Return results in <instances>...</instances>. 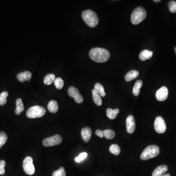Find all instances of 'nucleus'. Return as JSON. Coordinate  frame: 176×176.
Returning <instances> with one entry per match:
<instances>
[{"label": "nucleus", "mask_w": 176, "mask_h": 176, "mask_svg": "<svg viewBox=\"0 0 176 176\" xmlns=\"http://www.w3.org/2000/svg\"><path fill=\"white\" fill-rule=\"evenodd\" d=\"M87 156H88V154L86 153V152L82 153L80 154L78 157L75 158V161L76 163H80V162H81L82 160H84L85 159H86L87 157Z\"/></svg>", "instance_id": "obj_30"}, {"label": "nucleus", "mask_w": 176, "mask_h": 176, "mask_svg": "<svg viewBox=\"0 0 176 176\" xmlns=\"http://www.w3.org/2000/svg\"><path fill=\"white\" fill-rule=\"evenodd\" d=\"M154 128L155 131L159 134H163L166 130V125L164 119L162 117H156L154 122Z\"/></svg>", "instance_id": "obj_8"}, {"label": "nucleus", "mask_w": 176, "mask_h": 176, "mask_svg": "<svg viewBox=\"0 0 176 176\" xmlns=\"http://www.w3.org/2000/svg\"><path fill=\"white\" fill-rule=\"evenodd\" d=\"M82 17L84 22L90 27L94 28L98 24V18L97 14L92 10H86L82 12Z\"/></svg>", "instance_id": "obj_2"}, {"label": "nucleus", "mask_w": 176, "mask_h": 176, "mask_svg": "<svg viewBox=\"0 0 176 176\" xmlns=\"http://www.w3.org/2000/svg\"><path fill=\"white\" fill-rule=\"evenodd\" d=\"M169 9L170 12L175 13L176 12V2L171 1L169 3Z\"/></svg>", "instance_id": "obj_31"}, {"label": "nucleus", "mask_w": 176, "mask_h": 176, "mask_svg": "<svg viewBox=\"0 0 176 176\" xmlns=\"http://www.w3.org/2000/svg\"><path fill=\"white\" fill-rule=\"evenodd\" d=\"M104 133V136H105L106 139L108 140H111L115 138L116 134L115 132L113 131L110 130V129H106L103 131Z\"/></svg>", "instance_id": "obj_25"}, {"label": "nucleus", "mask_w": 176, "mask_h": 176, "mask_svg": "<svg viewBox=\"0 0 176 176\" xmlns=\"http://www.w3.org/2000/svg\"><path fill=\"white\" fill-rule=\"evenodd\" d=\"M94 90L101 97H104L106 95L104 87L101 84L99 83L95 84L94 85Z\"/></svg>", "instance_id": "obj_22"}, {"label": "nucleus", "mask_w": 176, "mask_h": 176, "mask_svg": "<svg viewBox=\"0 0 176 176\" xmlns=\"http://www.w3.org/2000/svg\"><path fill=\"white\" fill-rule=\"evenodd\" d=\"M142 81L141 80H138L136 82L135 85L134 86L133 89V93L136 97H138L140 94V89L142 86Z\"/></svg>", "instance_id": "obj_18"}, {"label": "nucleus", "mask_w": 176, "mask_h": 176, "mask_svg": "<svg viewBox=\"0 0 176 176\" xmlns=\"http://www.w3.org/2000/svg\"><path fill=\"white\" fill-rule=\"evenodd\" d=\"M9 94L7 92H2V93L0 94V105H4L6 103V98L8 97Z\"/></svg>", "instance_id": "obj_28"}, {"label": "nucleus", "mask_w": 176, "mask_h": 176, "mask_svg": "<svg viewBox=\"0 0 176 176\" xmlns=\"http://www.w3.org/2000/svg\"><path fill=\"white\" fill-rule=\"evenodd\" d=\"M55 79V76L54 74H48L45 76V78L44 80V82L45 84L49 85L52 84L54 82Z\"/></svg>", "instance_id": "obj_23"}, {"label": "nucleus", "mask_w": 176, "mask_h": 176, "mask_svg": "<svg viewBox=\"0 0 176 176\" xmlns=\"http://www.w3.org/2000/svg\"><path fill=\"white\" fill-rule=\"evenodd\" d=\"M160 1V0H158V1H156V0H154V2H159Z\"/></svg>", "instance_id": "obj_35"}, {"label": "nucleus", "mask_w": 176, "mask_h": 176, "mask_svg": "<svg viewBox=\"0 0 176 176\" xmlns=\"http://www.w3.org/2000/svg\"><path fill=\"white\" fill-rule=\"evenodd\" d=\"M68 94L69 96L74 98L77 103H81L83 102V98L80 94L79 90L75 87L73 86L70 87L68 89Z\"/></svg>", "instance_id": "obj_9"}, {"label": "nucleus", "mask_w": 176, "mask_h": 176, "mask_svg": "<svg viewBox=\"0 0 176 176\" xmlns=\"http://www.w3.org/2000/svg\"><path fill=\"white\" fill-rule=\"evenodd\" d=\"M92 130L89 127H85L81 130V137L85 142H88L92 136Z\"/></svg>", "instance_id": "obj_12"}, {"label": "nucleus", "mask_w": 176, "mask_h": 176, "mask_svg": "<svg viewBox=\"0 0 176 176\" xmlns=\"http://www.w3.org/2000/svg\"><path fill=\"white\" fill-rule=\"evenodd\" d=\"M90 58L98 63L107 61L110 57V52L105 48H95L91 49L89 52Z\"/></svg>", "instance_id": "obj_1"}, {"label": "nucleus", "mask_w": 176, "mask_h": 176, "mask_svg": "<svg viewBox=\"0 0 176 176\" xmlns=\"http://www.w3.org/2000/svg\"><path fill=\"white\" fill-rule=\"evenodd\" d=\"M62 141V138L61 136L56 135L50 138H46L43 141L44 146L46 147H50L59 145Z\"/></svg>", "instance_id": "obj_7"}, {"label": "nucleus", "mask_w": 176, "mask_h": 176, "mask_svg": "<svg viewBox=\"0 0 176 176\" xmlns=\"http://www.w3.org/2000/svg\"><path fill=\"white\" fill-rule=\"evenodd\" d=\"M170 176V174H165V175H163V176Z\"/></svg>", "instance_id": "obj_34"}, {"label": "nucleus", "mask_w": 176, "mask_h": 176, "mask_svg": "<svg viewBox=\"0 0 176 176\" xmlns=\"http://www.w3.org/2000/svg\"><path fill=\"white\" fill-rule=\"evenodd\" d=\"M119 112L120 110L118 109H116L113 110L112 109H108L107 110V116L111 120H113L116 118L117 114L119 113Z\"/></svg>", "instance_id": "obj_21"}, {"label": "nucleus", "mask_w": 176, "mask_h": 176, "mask_svg": "<svg viewBox=\"0 0 176 176\" xmlns=\"http://www.w3.org/2000/svg\"><path fill=\"white\" fill-rule=\"evenodd\" d=\"M147 16V12L146 10L143 7H136L134 10L131 15V22L134 25H138L142 22L146 18Z\"/></svg>", "instance_id": "obj_3"}, {"label": "nucleus", "mask_w": 176, "mask_h": 176, "mask_svg": "<svg viewBox=\"0 0 176 176\" xmlns=\"http://www.w3.org/2000/svg\"><path fill=\"white\" fill-rule=\"evenodd\" d=\"M159 154V148L157 145H150L144 150L140 155V159L143 160H147L154 158L158 156Z\"/></svg>", "instance_id": "obj_4"}, {"label": "nucleus", "mask_w": 176, "mask_h": 176, "mask_svg": "<svg viewBox=\"0 0 176 176\" xmlns=\"http://www.w3.org/2000/svg\"><path fill=\"white\" fill-rule=\"evenodd\" d=\"M139 72L138 71L132 70L129 71L126 75L125 79L127 82H129L134 79L136 78L139 76Z\"/></svg>", "instance_id": "obj_15"}, {"label": "nucleus", "mask_w": 176, "mask_h": 176, "mask_svg": "<svg viewBox=\"0 0 176 176\" xmlns=\"http://www.w3.org/2000/svg\"><path fill=\"white\" fill-rule=\"evenodd\" d=\"M54 84L57 89H61L64 87V82L61 77H57L54 80Z\"/></svg>", "instance_id": "obj_26"}, {"label": "nucleus", "mask_w": 176, "mask_h": 176, "mask_svg": "<svg viewBox=\"0 0 176 176\" xmlns=\"http://www.w3.org/2000/svg\"><path fill=\"white\" fill-rule=\"evenodd\" d=\"M168 168L166 165H160L155 169L152 173V176H162L168 171Z\"/></svg>", "instance_id": "obj_13"}, {"label": "nucleus", "mask_w": 176, "mask_h": 176, "mask_svg": "<svg viewBox=\"0 0 176 176\" xmlns=\"http://www.w3.org/2000/svg\"><path fill=\"white\" fill-rule=\"evenodd\" d=\"M92 94H93V100L95 104L97 106H101L102 104V101L100 95L94 89L92 90Z\"/></svg>", "instance_id": "obj_19"}, {"label": "nucleus", "mask_w": 176, "mask_h": 176, "mask_svg": "<svg viewBox=\"0 0 176 176\" xmlns=\"http://www.w3.org/2000/svg\"><path fill=\"white\" fill-rule=\"evenodd\" d=\"M127 131L129 134L134 133L136 129V122L134 117L132 115L128 116L126 119Z\"/></svg>", "instance_id": "obj_10"}, {"label": "nucleus", "mask_w": 176, "mask_h": 176, "mask_svg": "<svg viewBox=\"0 0 176 176\" xmlns=\"http://www.w3.org/2000/svg\"><path fill=\"white\" fill-rule=\"evenodd\" d=\"M7 140V136L6 133L4 132L0 133V148L2 147Z\"/></svg>", "instance_id": "obj_27"}, {"label": "nucleus", "mask_w": 176, "mask_h": 176, "mask_svg": "<svg viewBox=\"0 0 176 176\" xmlns=\"http://www.w3.org/2000/svg\"><path fill=\"white\" fill-rule=\"evenodd\" d=\"M109 151L113 154L117 156L121 153V150L120 146H118V145L113 144L110 146Z\"/></svg>", "instance_id": "obj_24"}, {"label": "nucleus", "mask_w": 176, "mask_h": 176, "mask_svg": "<svg viewBox=\"0 0 176 176\" xmlns=\"http://www.w3.org/2000/svg\"><path fill=\"white\" fill-rule=\"evenodd\" d=\"M48 109L50 112L55 113L58 111V103L55 100H51L48 105Z\"/></svg>", "instance_id": "obj_17"}, {"label": "nucleus", "mask_w": 176, "mask_h": 176, "mask_svg": "<svg viewBox=\"0 0 176 176\" xmlns=\"http://www.w3.org/2000/svg\"><path fill=\"white\" fill-rule=\"evenodd\" d=\"M52 176H66L65 170L64 167H60L58 170L54 171L52 174Z\"/></svg>", "instance_id": "obj_29"}, {"label": "nucleus", "mask_w": 176, "mask_h": 176, "mask_svg": "<svg viewBox=\"0 0 176 176\" xmlns=\"http://www.w3.org/2000/svg\"><path fill=\"white\" fill-rule=\"evenodd\" d=\"M46 110L44 108L40 106H33L27 111V117L29 118H35L42 117L46 113Z\"/></svg>", "instance_id": "obj_5"}, {"label": "nucleus", "mask_w": 176, "mask_h": 176, "mask_svg": "<svg viewBox=\"0 0 176 176\" xmlns=\"http://www.w3.org/2000/svg\"><path fill=\"white\" fill-rule=\"evenodd\" d=\"M17 79L20 82H25V80L29 81L32 77V74L29 71L21 72L17 75Z\"/></svg>", "instance_id": "obj_14"}, {"label": "nucleus", "mask_w": 176, "mask_h": 176, "mask_svg": "<svg viewBox=\"0 0 176 176\" xmlns=\"http://www.w3.org/2000/svg\"><path fill=\"white\" fill-rule=\"evenodd\" d=\"M168 95V90L167 87L163 86L158 90L156 93L157 99L159 101H163L166 100Z\"/></svg>", "instance_id": "obj_11"}, {"label": "nucleus", "mask_w": 176, "mask_h": 176, "mask_svg": "<svg viewBox=\"0 0 176 176\" xmlns=\"http://www.w3.org/2000/svg\"><path fill=\"white\" fill-rule=\"evenodd\" d=\"M153 53L151 51L145 50L142 51L140 54V59L141 61H145L150 59L153 56Z\"/></svg>", "instance_id": "obj_16"}, {"label": "nucleus", "mask_w": 176, "mask_h": 176, "mask_svg": "<svg viewBox=\"0 0 176 176\" xmlns=\"http://www.w3.org/2000/svg\"><path fill=\"white\" fill-rule=\"evenodd\" d=\"M95 134L96 135L99 136L100 138H102L104 136V133L103 131H102L100 130H98L95 132Z\"/></svg>", "instance_id": "obj_33"}, {"label": "nucleus", "mask_w": 176, "mask_h": 176, "mask_svg": "<svg viewBox=\"0 0 176 176\" xmlns=\"http://www.w3.org/2000/svg\"><path fill=\"white\" fill-rule=\"evenodd\" d=\"M23 169L26 174L33 175L35 173V169L33 163V159L32 157L28 156L24 160L23 163Z\"/></svg>", "instance_id": "obj_6"}, {"label": "nucleus", "mask_w": 176, "mask_h": 176, "mask_svg": "<svg viewBox=\"0 0 176 176\" xmlns=\"http://www.w3.org/2000/svg\"><path fill=\"white\" fill-rule=\"evenodd\" d=\"M16 108L15 110V113L16 115H19L24 110V106L22 102V99L18 98L16 100Z\"/></svg>", "instance_id": "obj_20"}, {"label": "nucleus", "mask_w": 176, "mask_h": 176, "mask_svg": "<svg viewBox=\"0 0 176 176\" xmlns=\"http://www.w3.org/2000/svg\"><path fill=\"white\" fill-rule=\"evenodd\" d=\"M5 166H6V162L5 160H1L0 161V175H4L5 174Z\"/></svg>", "instance_id": "obj_32"}]
</instances>
